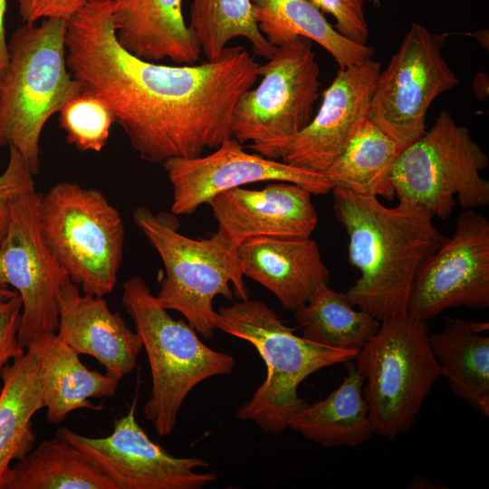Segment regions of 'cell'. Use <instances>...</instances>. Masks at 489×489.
I'll use <instances>...</instances> for the list:
<instances>
[{"label":"cell","instance_id":"obj_16","mask_svg":"<svg viewBox=\"0 0 489 489\" xmlns=\"http://www.w3.org/2000/svg\"><path fill=\"white\" fill-rule=\"evenodd\" d=\"M379 62L371 58L339 69L322 93L318 112L284 148L280 160L323 174L345 147L357 123L368 118Z\"/></svg>","mask_w":489,"mask_h":489},{"label":"cell","instance_id":"obj_4","mask_svg":"<svg viewBox=\"0 0 489 489\" xmlns=\"http://www.w3.org/2000/svg\"><path fill=\"white\" fill-rule=\"evenodd\" d=\"M215 325L251 343L264 360L266 377L235 417L273 435L288 429L290 419L307 404L298 394L299 385L307 377L323 368L353 360L359 353L298 336L264 302L249 298L220 307Z\"/></svg>","mask_w":489,"mask_h":489},{"label":"cell","instance_id":"obj_36","mask_svg":"<svg viewBox=\"0 0 489 489\" xmlns=\"http://www.w3.org/2000/svg\"><path fill=\"white\" fill-rule=\"evenodd\" d=\"M11 197L2 196L0 197V244L3 242L9 225L10 219V207L9 200Z\"/></svg>","mask_w":489,"mask_h":489},{"label":"cell","instance_id":"obj_35","mask_svg":"<svg viewBox=\"0 0 489 489\" xmlns=\"http://www.w3.org/2000/svg\"><path fill=\"white\" fill-rule=\"evenodd\" d=\"M6 0H0V71L4 69L8 61V42L6 41L5 29V14Z\"/></svg>","mask_w":489,"mask_h":489},{"label":"cell","instance_id":"obj_17","mask_svg":"<svg viewBox=\"0 0 489 489\" xmlns=\"http://www.w3.org/2000/svg\"><path fill=\"white\" fill-rule=\"evenodd\" d=\"M312 194L289 182L261 189L224 191L209 202L218 230L233 245L255 238L299 240L311 237L318 223Z\"/></svg>","mask_w":489,"mask_h":489},{"label":"cell","instance_id":"obj_3","mask_svg":"<svg viewBox=\"0 0 489 489\" xmlns=\"http://www.w3.org/2000/svg\"><path fill=\"white\" fill-rule=\"evenodd\" d=\"M67 21L24 24L7 43L0 71V147L15 149L30 171L40 170V138L53 114L82 91L66 63Z\"/></svg>","mask_w":489,"mask_h":489},{"label":"cell","instance_id":"obj_10","mask_svg":"<svg viewBox=\"0 0 489 489\" xmlns=\"http://www.w3.org/2000/svg\"><path fill=\"white\" fill-rule=\"evenodd\" d=\"M320 66L312 41L297 37L277 47L259 66L262 78L238 100L232 137L264 158L280 160L284 148L312 120L321 87Z\"/></svg>","mask_w":489,"mask_h":489},{"label":"cell","instance_id":"obj_33","mask_svg":"<svg viewBox=\"0 0 489 489\" xmlns=\"http://www.w3.org/2000/svg\"><path fill=\"white\" fill-rule=\"evenodd\" d=\"M24 24L40 19L70 20L88 0H15Z\"/></svg>","mask_w":489,"mask_h":489},{"label":"cell","instance_id":"obj_5","mask_svg":"<svg viewBox=\"0 0 489 489\" xmlns=\"http://www.w3.org/2000/svg\"><path fill=\"white\" fill-rule=\"evenodd\" d=\"M175 216L138 207L132 218L164 265L166 276L156 295L158 303L168 311L178 312L197 333L212 339L215 297L248 299L237 247L217 232L202 239L182 235Z\"/></svg>","mask_w":489,"mask_h":489},{"label":"cell","instance_id":"obj_25","mask_svg":"<svg viewBox=\"0 0 489 489\" xmlns=\"http://www.w3.org/2000/svg\"><path fill=\"white\" fill-rule=\"evenodd\" d=\"M257 27L274 47L303 37L334 58L340 69L371 58L373 49L340 34L310 0H253Z\"/></svg>","mask_w":489,"mask_h":489},{"label":"cell","instance_id":"obj_11","mask_svg":"<svg viewBox=\"0 0 489 489\" xmlns=\"http://www.w3.org/2000/svg\"><path fill=\"white\" fill-rule=\"evenodd\" d=\"M446 36L413 23L378 77L368 118L401 150L426 132L433 101L459 83L442 53Z\"/></svg>","mask_w":489,"mask_h":489},{"label":"cell","instance_id":"obj_30","mask_svg":"<svg viewBox=\"0 0 489 489\" xmlns=\"http://www.w3.org/2000/svg\"><path fill=\"white\" fill-rule=\"evenodd\" d=\"M66 140L81 151H101L106 145L113 116L109 108L92 94L82 91L59 111Z\"/></svg>","mask_w":489,"mask_h":489},{"label":"cell","instance_id":"obj_27","mask_svg":"<svg viewBox=\"0 0 489 489\" xmlns=\"http://www.w3.org/2000/svg\"><path fill=\"white\" fill-rule=\"evenodd\" d=\"M7 489H117L78 448L63 438L43 441L12 466Z\"/></svg>","mask_w":489,"mask_h":489},{"label":"cell","instance_id":"obj_19","mask_svg":"<svg viewBox=\"0 0 489 489\" xmlns=\"http://www.w3.org/2000/svg\"><path fill=\"white\" fill-rule=\"evenodd\" d=\"M237 253L244 276L270 291L291 312L328 286L329 269L311 237L251 239L241 244Z\"/></svg>","mask_w":489,"mask_h":489},{"label":"cell","instance_id":"obj_22","mask_svg":"<svg viewBox=\"0 0 489 489\" xmlns=\"http://www.w3.org/2000/svg\"><path fill=\"white\" fill-rule=\"evenodd\" d=\"M489 322L446 318L429 334L432 352L452 392L489 417Z\"/></svg>","mask_w":489,"mask_h":489},{"label":"cell","instance_id":"obj_18","mask_svg":"<svg viewBox=\"0 0 489 489\" xmlns=\"http://www.w3.org/2000/svg\"><path fill=\"white\" fill-rule=\"evenodd\" d=\"M56 333L77 354L93 357L118 379L135 369L143 349L139 334L120 312H112L103 297L82 295L72 281L61 292Z\"/></svg>","mask_w":489,"mask_h":489},{"label":"cell","instance_id":"obj_26","mask_svg":"<svg viewBox=\"0 0 489 489\" xmlns=\"http://www.w3.org/2000/svg\"><path fill=\"white\" fill-rule=\"evenodd\" d=\"M400 150L392 138L365 118L357 123L342 151L323 175L333 187L392 199L395 194L390 177Z\"/></svg>","mask_w":489,"mask_h":489},{"label":"cell","instance_id":"obj_20","mask_svg":"<svg viewBox=\"0 0 489 489\" xmlns=\"http://www.w3.org/2000/svg\"><path fill=\"white\" fill-rule=\"evenodd\" d=\"M114 34L131 55L147 62L169 59L196 64L201 49L184 21L182 0H110Z\"/></svg>","mask_w":489,"mask_h":489},{"label":"cell","instance_id":"obj_21","mask_svg":"<svg viewBox=\"0 0 489 489\" xmlns=\"http://www.w3.org/2000/svg\"><path fill=\"white\" fill-rule=\"evenodd\" d=\"M26 349L37 356L40 385L50 423L59 424L80 408L100 410L91 398L115 395L120 379L85 367L77 354L56 331L43 332Z\"/></svg>","mask_w":489,"mask_h":489},{"label":"cell","instance_id":"obj_7","mask_svg":"<svg viewBox=\"0 0 489 489\" xmlns=\"http://www.w3.org/2000/svg\"><path fill=\"white\" fill-rule=\"evenodd\" d=\"M428 337L427 321L407 312L381 321L354 359L374 435L392 441L408 431L442 377Z\"/></svg>","mask_w":489,"mask_h":489},{"label":"cell","instance_id":"obj_34","mask_svg":"<svg viewBox=\"0 0 489 489\" xmlns=\"http://www.w3.org/2000/svg\"><path fill=\"white\" fill-rule=\"evenodd\" d=\"M7 166L0 175V197H13L35 191L34 174L30 171L19 152L9 148Z\"/></svg>","mask_w":489,"mask_h":489},{"label":"cell","instance_id":"obj_23","mask_svg":"<svg viewBox=\"0 0 489 489\" xmlns=\"http://www.w3.org/2000/svg\"><path fill=\"white\" fill-rule=\"evenodd\" d=\"M0 377V489H7L11 463L33 449L32 418L43 408L37 356L26 349L3 368Z\"/></svg>","mask_w":489,"mask_h":489},{"label":"cell","instance_id":"obj_29","mask_svg":"<svg viewBox=\"0 0 489 489\" xmlns=\"http://www.w3.org/2000/svg\"><path fill=\"white\" fill-rule=\"evenodd\" d=\"M188 27L207 61H216L228 42L244 37L256 55L270 59L273 46L257 27L252 0H193Z\"/></svg>","mask_w":489,"mask_h":489},{"label":"cell","instance_id":"obj_12","mask_svg":"<svg viewBox=\"0 0 489 489\" xmlns=\"http://www.w3.org/2000/svg\"><path fill=\"white\" fill-rule=\"evenodd\" d=\"M40 197L34 191L10 198L9 225L0 244V288L11 285L21 297L18 340L24 350L37 335L57 331L61 292L72 281L41 226Z\"/></svg>","mask_w":489,"mask_h":489},{"label":"cell","instance_id":"obj_28","mask_svg":"<svg viewBox=\"0 0 489 489\" xmlns=\"http://www.w3.org/2000/svg\"><path fill=\"white\" fill-rule=\"evenodd\" d=\"M306 340L330 348L360 351L377 333L380 321L354 306L346 292L328 286L294 312Z\"/></svg>","mask_w":489,"mask_h":489},{"label":"cell","instance_id":"obj_31","mask_svg":"<svg viewBox=\"0 0 489 489\" xmlns=\"http://www.w3.org/2000/svg\"><path fill=\"white\" fill-rule=\"evenodd\" d=\"M322 13H328L336 20L335 29L348 39L366 44L369 27L365 18V3L379 0H310Z\"/></svg>","mask_w":489,"mask_h":489},{"label":"cell","instance_id":"obj_6","mask_svg":"<svg viewBox=\"0 0 489 489\" xmlns=\"http://www.w3.org/2000/svg\"><path fill=\"white\" fill-rule=\"evenodd\" d=\"M122 304L146 350L151 394L144 414L159 436H169L188 393L203 380L232 372L234 358L207 347L184 320H176L139 276L123 284Z\"/></svg>","mask_w":489,"mask_h":489},{"label":"cell","instance_id":"obj_24","mask_svg":"<svg viewBox=\"0 0 489 489\" xmlns=\"http://www.w3.org/2000/svg\"><path fill=\"white\" fill-rule=\"evenodd\" d=\"M347 373L327 398L304 405L290 419L288 428L326 447L356 446L374 435L363 396L364 379L352 360Z\"/></svg>","mask_w":489,"mask_h":489},{"label":"cell","instance_id":"obj_1","mask_svg":"<svg viewBox=\"0 0 489 489\" xmlns=\"http://www.w3.org/2000/svg\"><path fill=\"white\" fill-rule=\"evenodd\" d=\"M66 63L82 91L109 108L139 157L158 164L202 156L232 138L234 109L260 66L242 46L225 47L217 60L199 64L140 60L118 43L105 11L70 31Z\"/></svg>","mask_w":489,"mask_h":489},{"label":"cell","instance_id":"obj_8","mask_svg":"<svg viewBox=\"0 0 489 489\" xmlns=\"http://www.w3.org/2000/svg\"><path fill=\"white\" fill-rule=\"evenodd\" d=\"M39 220L71 280L86 294L103 297L117 283L124 225L118 210L95 188L60 182L41 194Z\"/></svg>","mask_w":489,"mask_h":489},{"label":"cell","instance_id":"obj_15","mask_svg":"<svg viewBox=\"0 0 489 489\" xmlns=\"http://www.w3.org/2000/svg\"><path fill=\"white\" fill-rule=\"evenodd\" d=\"M162 166L173 190L174 215H191L215 196L256 182H289L312 195H327L333 187L323 174L248 153L233 137L208 155L173 158Z\"/></svg>","mask_w":489,"mask_h":489},{"label":"cell","instance_id":"obj_9","mask_svg":"<svg viewBox=\"0 0 489 489\" xmlns=\"http://www.w3.org/2000/svg\"><path fill=\"white\" fill-rule=\"evenodd\" d=\"M487 165L468 129L443 110L428 130L400 150L390 183L399 202L445 220L456 202L463 209L489 204V182L480 175Z\"/></svg>","mask_w":489,"mask_h":489},{"label":"cell","instance_id":"obj_13","mask_svg":"<svg viewBox=\"0 0 489 489\" xmlns=\"http://www.w3.org/2000/svg\"><path fill=\"white\" fill-rule=\"evenodd\" d=\"M136 408L137 398L105 437L86 436L65 427L56 436L78 448L117 489H200L216 480L213 471H196L208 462L175 456L151 440L137 422Z\"/></svg>","mask_w":489,"mask_h":489},{"label":"cell","instance_id":"obj_14","mask_svg":"<svg viewBox=\"0 0 489 489\" xmlns=\"http://www.w3.org/2000/svg\"><path fill=\"white\" fill-rule=\"evenodd\" d=\"M460 306H489V222L475 209L459 214L452 236L419 266L408 312L427 321Z\"/></svg>","mask_w":489,"mask_h":489},{"label":"cell","instance_id":"obj_32","mask_svg":"<svg viewBox=\"0 0 489 489\" xmlns=\"http://www.w3.org/2000/svg\"><path fill=\"white\" fill-rule=\"evenodd\" d=\"M22 300L15 290L0 288V373L9 360L25 350L18 340Z\"/></svg>","mask_w":489,"mask_h":489},{"label":"cell","instance_id":"obj_2","mask_svg":"<svg viewBox=\"0 0 489 489\" xmlns=\"http://www.w3.org/2000/svg\"><path fill=\"white\" fill-rule=\"evenodd\" d=\"M331 192L348 236L350 264L360 273L346 292L349 300L380 322L407 312L419 266L446 239L433 216L408 202L388 207L375 196L340 187Z\"/></svg>","mask_w":489,"mask_h":489}]
</instances>
